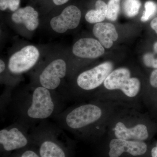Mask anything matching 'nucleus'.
Segmentation results:
<instances>
[{
	"instance_id": "nucleus-1",
	"label": "nucleus",
	"mask_w": 157,
	"mask_h": 157,
	"mask_svg": "<svg viewBox=\"0 0 157 157\" xmlns=\"http://www.w3.org/2000/svg\"><path fill=\"white\" fill-rule=\"evenodd\" d=\"M52 91L39 86L31 93L14 98V109L19 121L30 126L61 112V98L57 97Z\"/></svg>"
},
{
	"instance_id": "nucleus-2",
	"label": "nucleus",
	"mask_w": 157,
	"mask_h": 157,
	"mask_svg": "<svg viewBox=\"0 0 157 157\" xmlns=\"http://www.w3.org/2000/svg\"><path fill=\"white\" fill-rule=\"evenodd\" d=\"M32 145L40 157H70L69 138L60 128L43 122L30 132Z\"/></svg>"
},
{
	"instance_id": "nucleus-3",
	"label": "nucleus",
	"mask_w": 157,
	"mask_h": 157,
	"mask_svg": "<svg viewBox=\"0 0 157 157\" xmlns=\"http://www.w3.org/2000/svg\"><path fill=\"white\" fill-rule=\"evenodd\" d=\"M102 113L101 107L89 104L68 108L53 117L62 128L76 133L88 130L101 120Z\"/></svg>"
},
{
	"instance_id": "nucleus-4",
	"label": "nucleus",
	"mask_w": 157,
	"mask_h": 157,
	"mask_svg": "<svg viewBox=\"0 0 157 157\" xmlns=\"http://www.w3.org/2000/svg\"><path fill=\"white\" fill-rule=\"evenodd\" d=\"M29 126L18 121L16 123L1 129L0 146L1 152L9 153L28 147L32 145L28 133Z\"/></svg>"
},
{
	"instance_id": "nucleus-5",
	"label": "nucleus",
	"mask_w": 157,
	"mask_h": 157,
	"mask_svg": "<svg viewBox=\"0 0 157 157\" xmlns=\"http://www.w3.org/2000/svg\"><path fill=\"white\" fill-rule=\"evenodd\" d=\"M144 141L114 138L109 141L107 157H143L147 151Z\"/></svg>"
},
{
	"instance_id": "nucleus-6",
	"label": "nucleus",
	"mask_w": 157,
	"mask_h": 157,
	"mask_svg": "<svg viewBox=\"0 0 157 157\" xmlns=\"http://www.w3.org/2000/svg\"><path fill=\"white\" fill-rule=\"evenodd\" d=\"M111 62H106L80 73L76 79L78 87L84 90H91L104 83L113 69Z\"/></svg>"
},
{
	"instance_id": "nucleus-7",
	"label": "nucleus",
	"mask_w": 157,
	"mask_h": 157,
	"mask_svg": "<svg viewBox=\"0 0 157 157\" xmlns=\"http://www.w3.org/2000/svg\"><path fill=\"white\" fill-rule=\"evenodd\" d=\"M40 53L33 45H27L14 53L9 59L8 69L11 73L19 74L30 70L39 59Z\"/></svg>"
},
{
	"instance_id": "nucleus-8",
	"label": "nucleus",
	"mask_w": 157,
	"mask_h": 157,
	"mask_svg": "<svg viewBox=\"0 0 157 157\" xmlns=\"http://www.w3.org/2000/svg\"><path fill=\"white\" fill-rule=\"evenodd\" d=\"M67 73L66 62L62 59H57L47 65L39 74L40 86L50 90L58 88Z\"/></svg>"
},
{
	"instance_id": "nucleus-9",
	"label": "nucleus",
	"mask_w": 157,
	"mask_h": 157,
	"mask_svg": "<svg viewBox=\"0 0 157 157\" xmlns=\"http://www.w3.org/2000/svg\"><path fill=\"white\" fill-rule=\"evenodd\" d=\"M81 17V11L76 6H68L60 14L51 20L50 25L55 32L63 33L68 30L76 28Z\"/></svg>"
},
{
	"instance_id": "nucleus-10",
	"label": "nucleus",
	"mask_w": 157,
	"mask_h": 157,
	"mask_svg": "<svg viewBox=\"0 0 157 157\" xmlns=\"http://www.w3.org/2000/svg\"><path fill=\"white\" fill-rule=\"evenodd\" d=\"M72 51L78 57L94 59L103 55L105 49L98 40L93 38H83L74 44Z\"/></svg>"
},
{
	"instance_id": "nucleus-11",
	"label": "nucleus",
	"mask_w": 157,
	"mask_h": 157,
	"mask_svg": "<svg viewBox=\"0 0 157 157\" xmlns=\"http://www.w3.org/2000/svg\"><path fill=\"white\" fill-rule=\"evenodd\" d=\"M114 135L118 139L144 141L148 138L147 128L143 124H138L132 128H127L122 122H119L114 128Z\"/></svg>"
},
{
	"instance_id": "nucleus-12",
	"label": "nucleus",
	"mask_w": 157,
	"mask_h": 157,
	"mask_svg": "<svg viewBox=\"0 0 157 157\" xmlns=\"http://www.w3.org/2000/svg\"><path fill=\"white\" fill-rule=\"evenodd\" d=\"M93 32L98 41L106 48H111L113 42L118 38L115 26L110 23L96 24L93 28Z\"/></svg>"
},
{
	"instance_id": "nucleus-13",
	"label": "nucleus",
	"mask_w": 157,
	"mask_h": 157,
	"mask_svg": "<svg viewBox=\"0 0 157 157\" xmlns=\"http://www.w3.org/2000/svg\"><path fill=\"white\" fill-rule=\"evenodd\" d=\"M11 20L16 24H22L29 31L35 30L39 25L38 12L31 6L18 9L12 14Z\"/></svg>"
},
{
	"instance_id": "nucleus-14",
	"label": "nucleus",
	"mask_w": 157,
	"mask_h": 157,
	"mask_svg": "<svg viewBox=\"0 0 157 157\" xmlns=\"http://www.w3.org/2000/svg\"><path fill=\"white\" fill-rule=\"evenodd\" d=\"M131 72L126 68H121L112 71L104 82V86L109 90L122 91L131 78Z\"/></svg>"
},
{
	"instance_id": "nucleus-15",
	"label": "nucleus",
	"mask_w": 157,
	"mask_h": 157,
	"mask_svg": "<svg viewBox=\"0 0 157 157\" xmlns=\"http://www.w3.org/2000/svg\"><path fill=\"white\" fill-rule=\"evenodd\" d=\"M107 5L103 1L98 0L95 9L90 10L85 15V19L90 23L102 22L107 17Z\"/></svg>"
},
{
	"instance_id": "nucleus-16",
	"label": "nucleus",
	"mask_w": 157,
	"mask_h": 157,
	"mask_svg": "<svg viewBox=\"0 0 157 157\" xmlns=\"http://www.w3.org/2000/svg\"><path fill=\"white\" fill-rule=\"evenodd\" d=\"M140 6V0H125L123 4L124 13L127 17H135L138 14Z\"/></svg>"
},
{
	"instance_id": "nucleus-17",
	"label": "nucleus",
	"mask_w": 157,
	"mask_h": 157,
	"mask_svg": "<svg viewBox=\"0 0 157 157\" xmlns=\"http://www.w3.org/2000/svg\"><path fill=\"white\" fill-rule=\"evenodd\" d=\"M121 0H109L107 5V17L111 21L117 19L120 11Z\"/></svg>"
},
{
	"instance_id": "nucleus-18",
	"label": "nucleus",
	"mask_w": 157,
	"mask_h": 157,
	"mask_svg": "<svg viewBox=\"0 0 157 157\" xmlns=\"http://www.w3.org/2000/svg\"><path fill=\"white\" fill-rule=\"evenodd\" d=\"M145 10L144 11L141 17V21L143 22L147 21L154 15L157 11V5L152 1H147L144 4Z\"/></svg>"
},
{
	"instance_id": "nucleus-19",
	"label": "nucleus",
	"mask_w": 157,
	"mask_h": 157,
	"mask_svg": "<svg viewBox=\"0 0 157 157\" xmlns=\"http://www.w3.org/2000/svg\"><path fill=\"white\" fill-rule=\"evenodd\" d=\"M20 0H0V9L5 11L9 9L11 11H15L18 9Z\"/></svg>"
},
{
	"instance_id": "nucleus-20",
	"label": "nucleus",
	"mask_w": 157,
	"mask_h": 157,
	"mask_svg": "<svg viewBox=\"0 0 157 157\" xmlns=\"http://www.w3.org/2000/svg\"><path fill=\"white\" fill-rule=\"evenodd\" d=\"M30 146L21 150L19 152L12 157H40L36 148Z\"/></svg>"
},
{
	"instance_id": "nucleus-21",
	"label": "nucleus",
	"mask_w": 157,
	"mask_h": 157,
	"mask_svg": "<svg viewBox=\"0 0 157 157\" xmlns=\"http://www.w3.org/2000/svg\"><path fill=\"white\" fill-rule=\"evenodd\" d=\"M143 61L145 66L157 69V57L155 53H147L143 57Z\"/></svg>"
},
{
	"instance_id": "nucleus-22",
	"label": "nucleus",
	"mask_w": 157,
	"mask_h": 157,
	"mask_svg": "<svg viewBox=\"0 0 157 157\" xmlns=\"http://www.w3.org/2000/svg\"><path fill=\"white\" fill-rule=\"evenodd\" d=\"M150 82L153 87L157 88V69L152 72L150 78Z\"/></svg>"
},
{
	"instance_id": "nucleus-23",
	"label": "nucleus",
	"mask_w": 157,
	"mask_h": 157,
	"mask_svg": "<svg viewBox=\"0 0 157 157\" xmlns=\"http://www.w3.org/2000/svg\"><path fill=\"white\" fill-rule=\"evenodd\" d=\"M151 27L157 34V17L154 18L150 23Z\"/></svg>"
},
{
	"instance_id": "nucleus-24",
	"label": "nucleus",
	"mask_w": 157,
	"mask_h": 157,
	"mask_svg": "<svg viewBox=\"0 0 157 157\" xmlns=\"http://www.w3.org/2000/svg\"><path fill=\"white\" fill-rule=\"evenodd\" d=\"M69 0H53V3L56 6H61L67 2Z\"/></svg>"
},
{
	"instance_id": "nucleus-25",
	"label": "nucleus",
	"mask_w": 157,
	"mask_h": 157,
	"mask_svg": "<svg viewBox=\"0 0 157 157\" xmlns=\"http://www.w3.org/2000/svg\"><path fill=\"white\" fill-rule=\"evenodd\" d=\"M6 64L2 60H0V73H2L6 70Z\"/></svg>"
},
{
	"instance_id": "nucleus-26",
	"label": "nucleus",
	"mask_w": 157,
	"mask_h": 157,
	"mask_svg": "<svg viewBox=\"0 0 157 157\" xmlns=\"http://www.w3.org/2000/svg\"><path fill=\"white\" fill-rule=\"evenodd\" d=\"M151 156V157H157V144L156 146L152 148Z\"/></svg>"
},
{
	"instance_id": "nucleus-27",
	"label": "nucleus",
	"mask_w": 157,
	"mask_h": 157,
	"mask_svg": "<svg viewBox=\"0 0 157 157\" xmlns=\"http://www.w3.org/2000/svg\"><path fill=\"white\" fill-rule=\"evenodd\" d=\"M153 48L154 52L157 53V42H155L154 44Z\"/></svg>"
}]
</instances>
